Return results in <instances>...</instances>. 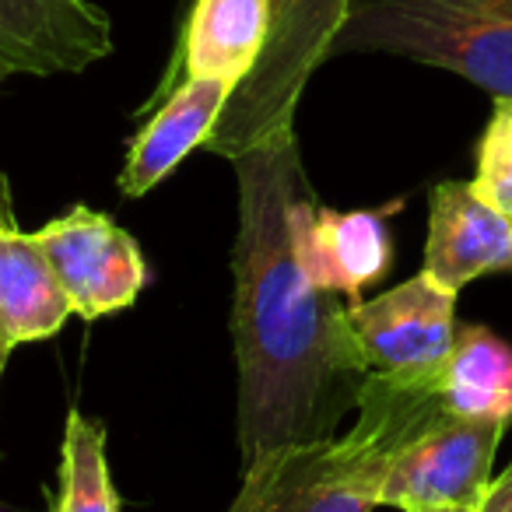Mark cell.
<instances>
[{"instance_id":"obj_8","label":"cell","mask_w":512,"mask_h":512,"mask_svg":"<svg viewBox=\"0 0 512 512\" xmlns=\"http://www.w3.org/2000/svg\"><path fill=\"white\" fill-rule=\"evenodd\" d=\"M113 53V22L92 0H0V67L81 74Z\"/></svg>"},{"instance_id":"obj_3","label":"cell","mask_w":512,"mask_h":512,"mask_svg":"<svg viewBox=\"0 0 512 512\" xmlns=\"http://www.w3.org/2000/svg\"><path fill=\"white\" fill-rule=\"evenodd\" d=\"M351 0H267V43L239 81L204 148L239 158L274 134L295 130V109L309 78L334 57Z\"/></svg>"},{"instance_id":"obj_17","label":"cell","mask_w":512,"mask_h":512,"mask_svg":"<svg viewBox=\"0 0 512 512\" xmlns=\"http://www.w3.org/2000/svg\"><path fill=\"white\" fill-rule=\"evenodd\" d=\"M481 512H512V484L505 477H491L488 491H484Z\"/></svg>"},{"instance_id":"obj_20","label":"cell","mask_w":512,"mask_h":512,"mask_svg":"<svg viewBox=\"0 0 512 512\" xmlns=\"http://www.w3.org/2000/svg\"><path fill=\"white\" fill-rule=\"evenodd\" d=\"M502 477H505V481H509V484H512V463H509V470H505V474H502Z\"/></svg>"},{"instance_id":"obj_13","label":"cell","mask_w":512,"mask_h":512,"mask_svg":"<svg viewBox=\"0 0 512 512\" xmlns=\"http://www.w3.org/2000/svg\"><path fill=\"white\" fill-rule=\"evenodd\" d=\"M71 316L74 306L36 232L0 228V355L60 334Z\"/></svg>"},{"instance_id":"obj_21","label":"cell","mask_w":512,"mask_h":512,"mask_svg":"<svg viewBox=\"0 0 512 512\" xmlns=\"http://www.w3.org/2000/svg\"><path fill=\"white\" fill-rule=\"evenodd\" d=\"M4 365H8V358H4V355H0V376H4Z\"/></svg>"},{"instance_id":"obj_6","label":"cell","mask_w":512,"mask_h":512,"mask_svg":"<svg viewBox=\"0 0 512 512\" xmlns=\"http://www.w3.org/2000/svg\"><path fill=\"white\" fill-rule=\"evenodd\" d=\"M36 239L71 299L74 316L88 323L134 306L148 281L134 235L88 204H74L53 218L39 228Z\"/></svg>"},{"instance_id":"obj_18","label":"cell","mask_w":512,"mask_h":512,"mask_svg":"<svg viewBox=\"0 0 512 512\" xmlns=\"http://www.w3.org/2000/svg\"><path fill=\"white\" fill-rule=\"evenodd\" d=\"M4 78H8V71L0 67V85H4ZM4 225H11V200H8V183L0 176V228Z\"/></svg>"},{"instance_id":"obj_15","label":"cell","mask_w":512,"mask_h":512,"mask_svg":"<svg viewBox=\"0 0 512 512\" xmlns=\"http://www.w3.org/2000/svg\"><path fill=\"white\" fill-rule=\"evenodd\" d=\"M50 512H120L106 460V428L81 411L67 414L57 498Z\"/></svg>"},{"instance_id":"obj_5","label":"cell","mask_w":512,"mask_h":512,"mask_svg":"<svg viewBox=\"0 0 512 512\" xmlns=\"http://www.w3.org/2000/svg\"><path fill=\"white\" fill-rule=\"evenodd\" d=\"M348 330L365 379L435 383L456 337V295L418 271L376 299L351 302Z\"/></svg>"},{"instance_id":"obj_12","label":"cell","mask_w":512,"mask_h":512,"mask_svg":"<svg viewBox=\"0 0 512 512\" xmlns=\"http://www.w3.org/2000/svg\"><path fill=\"white\" fill-rule=\"evenodd\" d=\"M267 43V0H193L176 60L158 85V102L186 78L239 81L253 71Z\"/></svg>"},{"instance_id":"obj_1","label":"cell","mask_w":512,"mask_h":512,"mask_svg":"<svg viewBox=\"0 0 512 512\" xmlns=\"http://www.w3.org/2000/svg\"><path fill=\"white\" fill-rule=\"evenodd\" d=\"M239 232L232 246V341L239 362L242 467L285 446L330 439L365 372L344 295L323 292L295 256V211L313 190L295 130L232 158Z\"/></svg>"},{"instance_id":"obj_16","label":"cell","mask_w":512,"mask_h":512,"mask_svg":"<svg viewBox=\"0 0 512 512\" xmlns=\"http://www.w3.org/2000/svg\"><path fill=\"white\" fill-rule=\"evenodd\" d=\"M474 190L512 218V99H495L484 137L477 141Z\"/></svg>"},{"instance_id":"obj_11","label":"cell","mask_w":512,"mask_h":512,"mask_svg":"<svg viewBox=\"0 0 512 512\" xmlns=\"http://www.w3.org/2000/svg\"><path fill=\"white\" fill-rule=\"evenodd\" d=\"M232 92V81L186 78L158 102H151V116L130 141L127 162L120 169V190L127 197H144L165 176H172V169L190 151L204 148Z\"/></svg>"},{"instance_id":"obj_2","label":"cell","mask_w":512,"mask_h":512,"mask_svg":"<svg viewBox=\"0 0 512 512\" xmlns=\"http://www.w3.org/2000/svg\"><path fill=\"white\" fill-rule=\"evenodd\" d=\"M341 53H390L512 99V0H351Z\"/></svg>"},{"instance_id":"obj_19","label":"cell","mask_w":512,"mask_h":512,"mask_svg":"<svg viewBox=\"0 0 512 512\" xmlns=\"http://www.w3.org/2000/svg\"><path fill=\"white\" fill-rule=\"evenodd\" d=\"M421 512H481V505H449V509H421Z\"/></svg>"},{"instance_id":"obj_14","label":"cell","mask_w":512,"mask_h":512,"mask_svg":"<svg viewBox=\"0 0 512 512\" xmlns=\"http://www.w3.org/2000/svg\"><path fill=\"white\" fill-rule=\"evenodd\" d=\"M442 407L470 421H512V348L488 327H456L439 379Z\"/></svg>"},{"instance_id":"obj_10","label":"cell","mask_w":512,"mask_h":512,"mask_svg":"<svg viewBox=\"0 0 512 512\" xmlns=\"http://www.w3.org/2000/svg\"><path fill=\"white\" fill-rule=\"evenodd\" d=\"M295 256L323 292L358 299L362 288L390 271L393 246L383 214L334 211L309 190L295 211Z\"/></svg>"},{"instance_id":"obj_9","label":"cell","mask_w":512,"mask_h":512,"mask_svg":"<svg viewBox=\"0 0 512 512\" xmlns=\"http://www.w3.org/2000/svg\"><path fill=\"white\" fill-rule=\"evenodd\" d=\"M421 271L453 295L484 274H512V218L491 207L474 183H439L428 197Z\"/></svg>"},{"instance_id":"obj_7","label":"cell","mask_w":512,"mask_h":512,"mask_svg":"<svg viewBox=\"0 0 512 512\" xmlns=\"http://www.w3.org/2000/svg\"><path fill=\"white\" fill-rule=\"evenodd\" d=\"M502 432L505 425L498 421L446 414L397 453L379 488V505H393L400 512L481 505Z\"/></svg>"},{"instance_id":"obj_4","label":"cell","mask_w":512,"mask_h":512,"mask_svg":"<svg viewBox=\"0 0 512 512\" xmlns=\"http://www.w3.org/2000/svg\"><path fill=\"white\" fill-rule=\"evenodd\" d=\"M400 439L376 414L358 411L348 435L285 446L242 467L228 512H372Z\"/></svg>"}]
</instances>
